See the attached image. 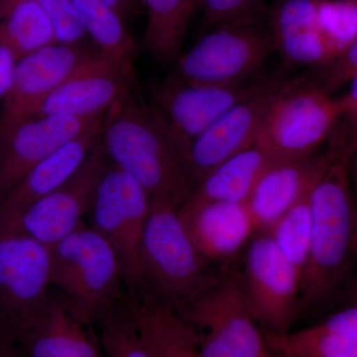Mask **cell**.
I'll use <instances>...</instances> for the list:
<instances>
[{
  "mask_svg": "<svg viewBox=\"0 0 357 357\" xmlns=\"http://www.w3.org/2000/svg\"><path fill=\"white\" fill-rule=\"evenodd\" d=\"M347 140L335 153L310 192L312 234L307 264L301 275L300 314L332 299L347 273L352 255L356 203L351 189Z\"/></svg>",
  "mask_w": 357,
  "mask_h": 357,
  "instance_id": "1",
  "label": "cell"
},
{
  "mask_svg": "<svg viewBox=\"0 0 357 357\" xmlns=\"http://www.w3.org/2000/svg\"><path fill=\"white\" fill-rule=\"evenodd\" d=\"M102 140L110 163L144 188L152 206L178 208L191 194L177 148L134 86L107 112Z\"/></svg>",
  "mask_w": 357,
  "mask_h": 357,
  "instance_id": "2",
  "label": "cell"
},
{
  "mask_svg": "<svg viewBox=\"0 0 357 357\" xmlns=\"http://www.w3.org/2000/svg\"><path fill=\"white\" fill-rule=\"evenodd\" d=\"M138 300L176 312L197 299L227 271L204 259L190 238L178 208L171 206H152L138 251Z\"/></svg>",
  "mask_w": 357,
  "mask_h": 357,
  "instance_id": "3",
  "label": "cell"
},
{
  "mask_svg": "<svg viewBox=\"0 0 357 357\" xmlns=\"http://www.w3.org/2000/svg\"><path fill=\"white\" fill-rule=\"evenodd\" d=\"M50 255L52 288L96 328L128 297L119 256L86 220Z\"/></svg>",
  "mask_w": 357,
  "mask_h": 357,
  "instance_id": "4",
  "label": "cell"
},
{
  "mask_svg": "<svg viewBox=\"0 0 357 357\" xmlns=\"http://www.w3.org/2000/svg\"><path fill=\"white\" fill-rule=\"evenodd\" d=\"M342 117L340 98L312 77L284 79L268 105L255 144L275 163L311 156Z\"/></svg>",
  "mask_w": 357,
  "mask_h": 357,
  "instance_id": "5",
  "label": "cell"
},
{
  "mask_svg": "<svg viewBox=\"0 0 357 357\" xmlns=\"http://www.w3.org/2000/svg\"><path fill=\"white\" fill-rule=\"evenodd\" d=\"M177 312L194 331L202 357H274L246 304L241 274L227 270Z\"/></svg>",
  "mask_w": 357,
  "mask_h": 357,
  "instance_id": "6",
  "label": "cell"
},
{
  "mask_svg": "<svg viewBox=\"0 0 357 357\" xmlns=\"http://www.w3.org/2000/svg\"><path fill=\"white\" fill-rule=\"evenodd\" d=\"M273 50L266 22L218 26L181 54L172 75L190 84H243L258 77L256 73Z\"/></svg>",
  "mask_w": 357,
  "mask_h": 357,
  "instance_id": "7",
  "label": "cell"
},
{
  "mask_svg": "<svg viewBox=\"0 0 357 357\" xmlns=\"http://www.w3.org/2000/svg\"><path fill=\"white\" fill-rule=\"evenodd\" d=\"M151 208L144 188L110 164L98 185L86 222L119 256L126 294L132 301L141 295L138 251Z\"/></svg>",
  "mask_w": 357,
  "mask_h": 357,
  "instance_id": "8",
  "label": "cell"
},
{
  "mask_svg": "<svg viewBox=\"0 0 357 357\" xmlns=\"http://www.w3.org/2000/svg\"><path fill=\"white\" fill-rule=\"evenodd\" d=\"M270 77L260 76L243 84L211 86L185 83L171 75L152 86L147 103L181 157L213 122L260 91Z\"/></svg>",
  "mask_w": 357,
  "mask_h": 357,
  "instance_id": "9",
  "label": "cell"
},
{
  "mask_svg": "<svg viewBox=\"0 0 357 357\" xmlns=\"http://www.w3.org/2000/svg\"><path fill=\"white\" fill-rule=\"evenodd\" d=\"M50 277V248L0 229V326L15 342L46 307Z\"/></svg>",
  "mask_w": 357,
  "mask_h": 357,
  "instance_id": "10",
  "label": "cell"
},
{
  "mask_svg": "<svg viewBox=\"0 0 357 357\" xmlns=\"http://www.w3.org/2000/svg\"><path fill=\"white\" fill-rule=\"evenodd\" d=\"M241 280L249 311L263 333L290 332L300 316L301 276L269 234H259L249 244Z\"/></svg>",
  "mask_w": 357,
  "mask_h": 357,
  "instance_id": "11",
  "label": "cell"
},
{
  "mask_svg": "<svg viewBox=\"0 0 357 357\" xmlns=\"http://www.w3.org/2000/svg\"><path fill=\"white\" fill-rule=\"evenodd\" d=\"M110 164L100 138L66 182L0 229L17 232L52 248L86 222L98 185Z\"/></svg>",
  "mask_w": 357,
  "mask_h": 357,
  "instance_id": "12",
  "label": "cell"
},
{
  "mask_svg": "<svg viewBox=\"0 0 357 357\" xmlns=\"http://www.w3.org/2000/svg\"><path fill=\"white\" fill-rule=\"evenodd\" d=\"M283 81L281 75L270 77L260 91L227 110L185 150L181 160L192 190L223 162L255 144L268 105Z\"/></svg>",
  "mask_w": 357,
  "mask_h": 357,
  "instance_id": "13",
  "label": "cell"
},
{
  "mask_svg": "<svg viewBox=\"0 0 357 357\" xmlns=\"http://www.w3.org/2000/svg\"><path fill=\"white\" fill-rule=\"evenodd\" d=\"M133 86V62L110 57L96 49L67 81L40 102L32 117L105 114Z\"/></svg>",
  "mask_w": 357,
  "mask_h": 357,
  "instance_id": "14",
  "label": "cell"
},
{
  "mask_svg": "<svg viewBox=\"0 0 357 357\" xmlns=\"http://www.w3.org/2000/svg\"><path fill=\"white\" fill-rule=\"evenodd\" d=\"M105 114L34 116L0 139V201L33 169L70 140L105 121Z\"/></svg>",
  "mask_w": 357,
  "mask_h": 357,
  "instance_id": "15",
  "label": "cell"
},
{
  "mask_svg": "<svg viewBox=\"0 0 357 357\" xmlns=\"http://www.w3.org/2000/svg\"><path fill=\"white\" fill-rule=\"evenodd\" d=\"M93 51L82 45L57 43L20 59L13 86L2 102L0 139L31 119L40 102L67 81Z\"/></svg>",
  "mask_w": 357,
  "mask_h": 357,
  "instance_id": "16",
  "label": "cell"
},
{
  "mask_svg": "<svg viewBox=\"0 0 357 357\" xmlns=\"http://www.w3.org/2000/svg\"><path fill=\"white\" fill-rule=\"evenodd\" d=\"M178 213L192 243L215 267L230 261L256 231L246 204L199 201L189 196Z\"/></svg>",
  "mask_w": 357,
  "mask_h": 357,
  "instance_id": "17",
  "label": "cell"
},
{
  "mask_svg": "<svg viewBox=\"0 0 357 357\" xmlns=\"http://www.w3.org/2000/svg\"><path fill=\"white\" fill-rule=\"evenodd\" d=\"M321 0H275L266 24L285 67L321 69L337 58L319 20Z\"/></svg>",
  "mask_w": 357,
  "mask_h": 357,
  "instance_id": "18",
  "label": "cell"
},
{
  "mask_svg": "<svg viewBox=\"0 0 357 357\" xmlns=\"http://www.w3.org/2000/svg\"><path fill=\"white\" fill-rule=\"evenodd\" d=\"M16 342L26 357H105L96 326L54 288L43 312Z\"/></svg>",
  "mask_w": 357,
  "mask_h": 357,
  "instance_id": "19",
  "label": "cell"
},
{
  "mask_svg": "<svg viewBox=\"0 0 357 357\" xmlns=\"http://www.w3.org/2000/svg\"><path fill=\"white\" fill-rule=\"evenodd\" d=\"M335 146L293 161L276 162L262 174L249 197L248 206L256 231L268 234L275 223L311 191L330 164Z\"/></svg>",
  "mask_w": 357,
  "mask_h": 357,
  "instance_id": "20",
  "label": "cell"
},
{
  "mask_svg": "<svg viewBox=\"0 0 357 357\" xmlns=\"http://www.w3.org/2000/svg\"><path fill=\"white\" fill-rule=\"evenodd\" d=\"M103 123L105 121L61 147L9 192L0 201V227L13 222L26 208L57 189L76 172L102 138Z\"/></svg>",
  "mask_w": 357,
  "mask_h": 357,
  "instance_id": "21",
  "label": "cell"
},
{
  "mask_svg": "<svg viewBox=\"0 0 357 357\" xmlns=\"http://www.w3.org/2000/svg\"><path fill=\"white\" fill-rule=\"evenodd\" d=\"M273 163L262 148L252 145L211 171L190 197L199 201L246 204L262 174Z\"/></svg>",
  "mask_w": 357,
  "mask_h": 357,
  "instance_id": "22",
  "label": "cell"
},
{
  "mask_svg": "<svg viewBox=\"0 0 357 357\" xmlns=\"http://www.w3.org/2000/svg\"><path fill=\"white\" fill-rule=\"evenodd\" d=\"M129 301L154 357H202L194 331L177 312L148 301Z\"/></svg>",
  "mask_w": 357,
  "mask_h": 357,
  "instance_id": "23",
  "label": "cell"
},
{
  "mask_svg": "<svg viewBox=\"0 0 357 357\" xmlns=\"http://www.w3.org/2000/svg\"><path fill=\"white\" fill-rule=\"evenodd\" d=\"M146 11L143 46L157 62L174 65L182 54L188 25L198 0H139Z\"/></svg>",
  "mask_w": 357,
  "mask_h": 357,
  "instance_id": "24",
  "label": "cell"
},
{
  "mask_svg": "<svg viewBox=\"0 0 357 357\" xmlns=\"http://www.w3.org/2000/svg\"><path fill=\"white\" fill-rule=\"evenodd\" d=\"M0 42L17 61L58 43L53 25L38 0H9L0 9Z\"/></svg>",
  "mask_w": 357,
  "mask_h": 357,
  "instance_id": "25",
  "label": "cell"
},
{
  "mask_svg": "<svg viewBox=\"0 0 357 357\" xmlns=\"http://www.w3.org/2000/svg\"><path fill=\"white\" fill-rule=\"evenodd\" d=\"M89 38L110 57L133 62L135 42L121 14L105 0H72Z\"/></svg>",
  "mask_w": 357,
  "mask_h": 357,
  "instance_id": "26",
  "label": "cell"
},
{
  "mask_svg": "<svg viewBox=\"0 0 357 357\" xmlns=\"http://www.w3.org/2000/svg\"><path fill=\"white\" fill-rule=\"evenodd\" d=\"M272 354L282 357H357V340L319 325L284 335H264Z\"/></svg>",
  "mask_w": 357,
  "mask_h": 357,
  "instance_id": "27",
  "label": "cell"
},
{
  "mask_svg": "<svg viewBox=\"0 0 357 357\" xmlns=\"http://www.w3.org/2000/svg\"><path fill=\"white\" fill-rule=\"evenodd\" d=\"M98 328L105 357H154L141 333L128 297Z\"/></svg>",
  "mask_w": 357,
  "mask_h": 357,
  "instance_id": "28",
  "label": "cell"
},
{
  "mask_svg": "<svg viewBox=\"0 0 357 357\" xmlns=\"http://www.w3.org/2000/svg\"><path fill=\"white\" fill-rule=\"evenodd\" d=\"M310 192L290 208L268 232L288 261L299 272L300 276L306 266L311 243Z\"/></svg>",
  "mask_w": 357,
  "mask_h": 357,
  "instance_id": "29",
  "label": "cell"
},
{
  "mask_svg": "<svg viewBox=\"0 0 357 357\" xmlns=\"http://www.w3.org/2000/svg\"><path fill=\"white\" fill-rule=\"evenodd\" d=\"M319 20L340 57L357 40V0H321Z\"/></svg>",
  "mask_w": 357,
  "mask_h": 357,
  "instance_id": "30",
  "label": "cell"
},
{
  "mask_svg": "<svg viewBox=\"0 0 357 357\" xmlns=\"http://www.w3.org/2000/svg\"><path fill=\"white\" fill-rule=\"evenodd\" d=\"M204 29L241 22H266L265 0H198Z\"/></svg>",
  "mask_w": 357,
  "mask_h": 357,
  "instance_id": "31",
  "label": "cell"
},
{
  "mask_svg": "<svg viewBox=\"0 0 357 357\" xmlns=\"http://www.w3.org/2000/svg\"><path fill=\"white\" fill-rule=\"evenodd\" d=\"M48 15L59 44L82 45L89 38L72 0H38Z\"/></svg>",
  "mask_w": 357,
  "mask_h": 357,
  "instance_id": "32",
  "label": "cell"
},
{
  "mask_svg": "<svg viewBox=\"0 0 357 357\" xmlns=\"http://www.w3.org/2000/svg\"><path fill=\"white\" fill-rule=\"evenodd\" d=\"M357 74V40L333 63L319 70L312 79L328 93L335 91L351 81Z\"/></svg>",
  "mask_w": 357,
  "mask_h": 357,
  "instance_id": "33",
  "label": "cell"
},
{
  "mask_svg": "<svg viewBox=\"0 0 357 357\" xmlns=\"http://www.w3.org/2000/svg\"><path fill=\"white\" fill-rule=\"evenodd\" d=\"M347 84H349V89L340 100L344 109V132L349 146L351 148L357 137V74Z\"/></svg>",
  "mask_w": 357,
  "mask_h": 357,
  "instance_id": "34",
  "label": "cell"
},
{
  "mask_svg": "<svg viewBox=\"0 0 357 357\" xmlns=\"http://www.w3.org/2000/svg\"><path fill=\"white\" fill-rule=\"evenodd\" d=\"M321 326L331 332L357 340V306L335 312Z\"/></svg>",
  "mask_w": 357,
  "mask_h": 357,
  "instance_id": "35",
  "label": "cell"
},
{
  "mask_svg": "<svg viewBox=\"0 0 357 357\" xmlns=\"http://www.w3.org/2000/svg\"><path fill=\"white\" fill-rule=\"evenodd\" d=\"M17 59L10 49L0 42V100L3 102L13 86Z\"/></svg>",
  "mask_w": 357,
  "mask_h": 357,
  "instance_id": "36",
  "label": "cell"
},
{
  "mask_svg": "<svg viewBox=\"0 0 357 357\" xmlns=\"http://www.w3.org/2000/svg\"><path fill=\"white\" fill-rule=\"evenodd\" d=\"M0 357H26L20 344L0 326Z\"/></svg>",
  "mask_w": 357,
  "mask_h": 357,
  "instance_id": "37",
  "label": "cell"
},
{
  "mask_svg": "<svg viewBox=\"0 0 357 357\" xmlns=\"http://www.w3.org/2000/svg\"><path fill=\"white\" fill-rule=\"evenodd\" d=\"M110 6L114 7L123 20L139 13V0H105Z\"/></svg>",
  "mask_w": 357,
  "mask_h": 357,
  "instance_id": "38",
  "label": "cell"
},
{
  "mask_svg": "<svg viewBox=\"0 0 357 357\" xmlns=\"http://www.w3.org/2000/svg\"><path fill=\"white\" fill-rule=\"evenodd\" d=\"M349 174H351V181L354 183L357 202V145L352 150L351 162H349Z\"/></svg>",
  "mask_w": 357,
  "mask_h": 357,
  "instance_id": "39",
  "label": "cell"
},
{
  "mask_svg": "<svg viewBox=\"0 0 357 357\" xmlns=\"http://www.w3.org/2000/svg\"><path fill=\"white\" fill-rule=\"evenodd\" d=\"M352 255L357 258V202L356 220H354V238H352Z\"/></svg>",
  "mask_w": 357,
  "mask_h": 357,
  "instance_id": "40",
  "label": "cell"
},
{
  "mask_svg": "<svg viewBox=\"0 0 357 357\" xmlns=\"http://www.w3.org/2000/svg\"><path fill=\"white\" fill-rule=\"evenodd\" d=\"M8 1H9V0H0V9H1L2 7L6 6L7 2H8Z\"/></svg>",
  "mask_w": 357,
  "mask_h": 357,
  "instance_id": "41",
  "label": "cell"
},
{
  "mask_svg": "<svg viewBox=\"0 0 357 357\" xmlns=\"http://www.w3.org/2000/svg\"><path fill=\"white\" fill-rule=\"evenodd\" d=\"M357 145V137L356 141H354V144L351 145V149L354 150V148L356 147Z\"/></svg>",
  "mask_w": 357,
  "mask_h": 357,
  "instance_id": "42",
  "label": "cell"
}]
</instances>
